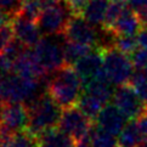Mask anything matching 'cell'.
Returning <instances> with one entry per match:
<instances>
[{
  "instance_id": "14",
  "label": "cell",
  "mask_w": 147,
  "mask_h": 147,
  "mask_svg": "<svg viewBox=\"0 0 147 147\" xmlns=\"http://www.w3.org/2000/svg\"><path fill=\"white\" fill-rule=\"evenodd\" d=\"M142 27L144 22L141 21L140 16L130 6H128L109 32H112L114 35L136 36Z\"/></svg>"
},
{
  "instance_id": "36",
  "label": "cell",
  "mask_w": 147,
  "mask_h": 147,
  "mask_svg": "<svg viewBox=\"0 0 147 147\" xmlns=\"http://www.w3.org/2000/svg\"><path fill=\"white\" fill-rule=\"evenodd\" d=\"M139 147H147V142H142Z\"/></svg>"
},
{
  "instance_id": "33",
  "label": "cell",
  "mask_w": 147,
  "mask_h": 147,
  "mask_svg": "<svg viewBox=\"0 0 147 147\" xmlns=\"http://www.w3.org/2000/svg\"><path fill=\"white\" fill-rule=\"evenodd\" d=\"M7 18H10V15L6 11H4L3 9H0V28L9 22V21H6Z\"/></svg>"
},
{
  "instance_id": "1",
  "label": "cell",
  "mask_w": 147,
  "mask_h": 147,
  "mask_svg": "<svg viewBox=\"0 0 147 147\" xmlns=\"http://www.w3.org/2000/svg\"><path fill=\"white\" fill-rule=\"evenodd\" d=\"M83 82L73 66L66 65L54 73L48 83V94L65 109L77 106L82 96Z\"/></svg>"
},
{
  "instance_id": "12",
  "label": "cell",
  "mask_w": 147,
  "mask_h": 147,
  "mask_svg": "<svg viewBox=\"0 0 147 147\" xmlns=\"http://www.w3.org/2000/svg\"><path fill=\"white\" fill-rule=\"evenodd\" d=\"M128 118L123 114L118 107L114 105H106L98 114L96 119V125L103 131L113 136H119L123 129L127 127Z\"/></svg>"
},
{
  "instance_id": "6",
  "label": "cell",
  "mask_w": 147,
  "mask_h": 147,
  "mask_svg": "<svg viewBox=\"0 0 147 147\" xmlns=\"http://www.w3.org/2000/svg\"><path fill=\"white\" fill-rule=\"evenodd\" d=\"M33 52L46 73H55L60 68L66 66L63 45H61L56 39H52L50 36H45L41 39L34 46Z\"/></svg>"
},
{
  "instance_id": "22",
  "label": "cell",
  "mask_w": 147,
  "mask_h": 147,
  "mask_svg": "<svg viewBox=\"0 0 147 147\" xmlns=\"http://www.w3.org/2000/svg\"><path fill=\"white\" fill-rule=\"evenodd\" d=\"M89 144L91 147H119L118 140L115 139V136L103 131L97 125H94L90 131Z\"/></svg>"
},
{
  "instance_id": "9",
  "label": "cell",
  "mask_w": 147,
  "mask_h": 147,
  "mask_svg": "<svg viewBox=\"0 0 147 147\" xmlns=\"http://www.w3.org/2000/svg\"><path fill=\"white\" fill-rule=\"evenodd\" d=\"M63 36L67 39V41L72 43L82 44V45H97L98 43V34L94 28L91 23L84 18L82 15L73 13L72 17L68 22L67 27L65 29Z\"/></svg>"
},
{
  "instance_id": "28",
  "label": "cell",
  "mask_w": 147,
  "mask_h": 147,
  "mask_svg": "<svg viewBox=\"0 0 147 147\" xmlns=\"http://www.w3.org/2000/svg\"><path fill=\"white\" fill-rule=\"evenodd\" d=\"M135 122L139 128L141 136H142V139H144V142H147V105H146L145 109L142 111V113L135 119Z\"/></svg>"
},
{
  "instance_id": "3",
  "label": "cell",
  "mask_w": 147,
  "mask_h": 147,
  "mask_svg": "<svg viewBox=\"0 0 147 147\" xmlns=\"http://www.w3.org/2000/svg\"><path fill=\"white\" fill-rule=\"evenodd\" d=\"M39 80L17 74L7 76L0 80V95L4 103H26L38 96Z\"/></svg>"
},
{
  "instance_id": "2",
  "label": "cell",
  "mask_w": 147,
  "mask_h": 147,
  "mask_svg": "<svg viewBox=\"0 0 147 147\" xmlns=\"http://www.w3.org/2000/svg\"><path fill=\"white\" fill-rule=\"evenodd\" d=\"M28 128L27 131L38 138L39 135L59 127L61 119V107L48 92L36 96L27 105Z\"/></svg>"
},
{
  "instance_id": "34",
  "label": "cell",
  "mask_w": 147,
  "mask_h": 147,
  "mask_svg": "<svg viewBox=\"0 0 147 147\" xmlns=\"http://www.w3.org/2000/svg\"><path fill=\"white\" fill-rule=\"evenodd\" d=\"M77 147H91V146H90V144H89V140H88V141H85V142L80 144L79 146H77Z\"/></svg>"
},
{
  "instance_id": "26",
  "label": "cell",
  "mask_w": 147,
  "mask_h": 147,
  "mask_svg": "<svg viewBox=\"0 0 147 147\" xmlns=\"http://www.w3.org/2000/svg\"><path fill=\"white\" fill-rule=\"evenodd\" d=\"M16 39L15 38V32L12 28L11 22H9L6 24H4L0 28V55L4 54L7 50V48L11 45L12 41Z\"/></svg>"
},
{
  "instance_id": "8",
  "label": "cell",
  "mask_w": 147,
  "mask_h": 147,
  "mask_svg": "<svg viewBox=\"0 0 147 147\" xmlns=\"http://www.w3.org/2000/svg\"><path fill=\"white\" fill-rule=\"evenodd\" d=\"M112 101L114 106L118 107L130 120H135L146 107V103L141 100L130 84L120 85L115 89Z\"/></svg>"
},
{
  "instance_id": "19",
  "label": "cell",
  "mask_w": 147,
  "mask_h": 147,
  "mask_svg": "<svg viewBox=\"0 0 147 147\" xmlns=\"http://www.w3.org/2000/svg\"><path fill=\"white\" fill-rule=\"evenodd\" d=\"M117 140L119 147H139L144 142V139L140 134L135 120H131L127 124V127L119 134Z\"/></svg>"
},
{
  "instance_id": "27",
  "label": "cell",
  "mask_w": 147,
  "mask_h": 147,
  "mask_svg": "<svg viewBox=\"0 0 147 147\" xmlns=\"http://www.w3.org/2000/svg\"><path fill=\"white\" fill-rule=\"evenodd\" d=\"M127 3L140 16L144 24H147V0H127Z\"/></svg>"
},
{
  "instance_id": "31",
  "label": "cell",
  "mask_w": 147,
  "mask_h": 147,
  "mask_svg": "<svg viewBox=\"0 0 147 147\" xmlns=\"http://www.w3.org/2000/svg\"><path fill=\"white\" fill-rule=\"evenodd\" d=\"M138 45L141 49H147V24H144V27L136 35Z\"/></svg>"
},
{
  "instance_id": "18",
  "label": "cell",
  "mask_w": 147,
  "mask_h": 147,
  "mask_svg": "<svg viewBox=\"0 0 147 147\" xmlns=\"http://www.w3.org/2000/svg\"><path fill=\"white\" fill-rule=\"evenodd\" d=\"M77 106L82 109L84 114L88 115V117L94 122V120L97 119L98 114L101 113V111L103 109V107L106 106V105H105L103 102H101L100 100H97L96 97L91 96L90 94L83 91L79 101H78V103H77Z\"/></svg>"
},
{
  "instance_id": "20",
  "label": "cell",
  "mask_w": 147,
  "mask_h": 147,
  "mask_svg": "<svg viewBox=\"0 0 147 147\" xmlns=\"http://www.w3.org/2000/svg\"><path fill=\"white\" fill-rule=\"evenodd\" d=\"M91 50H92L91 46L67 41V43L63 44V55H65L66 65L74 66L78 61L82 60L84 56H86Z\"/></svg>"
},
{
  "instance_id": "13",
  "label": "cell",
  "mask_w": 147,
  "mask_h": 147,
  "mask_svg": "<svg viewBox=\"0 0 147 147\" xmlns=\"http://www.w3.org/2000/svg\"><path fill=\"white\" fill-rule=\"evenodd\" d=\"M12 72L13 74H17L24 78H30V79H36V80L43 79L48 74L44 71V68L40 66L39 61L36 60L34 52L27 49L13 61Z\"/></svg>"
},
{
  "instance_id": "23",
  "label": "cell",
  "mask_w": 147,
  "mask_h": 147,
  "mask_svg": "<svg viewBox=\"0 0 147 147\" xmlns=\"http://www.w3.org/2000/svg\"><path fill=\"white\" fill-rule=\"evenodd\" d=\"M43 6L39 3V0H20L18 10L16 13H20L28 20L38 21L41 12H43Z\"/></svg>"
},
{
  "instance_id": "10",
  "label": "cell",
  "mask_w": 147,
  "mask_h": 147,
  "mask_svg": "<svg viewBox=\"0 0 147 147\" xmlns=\"http://www.w3.org/2000/svg\"><path fill=\"white\" fill-rule=\"evenodd\" d=\"M77 73L82 78L83 85H88L90 82L105 74L103 72V54L102 48L91 50L86 56H84L73 66Z\"/></svg>"
},
{
  "instance_id": "21",
  "label": "cell",
  "mask_w": 147,
  "mask_h": 147,
  "mask_svg": "<svg viewBox=\"0 0 147 147\" xmlns=\"http://www.w3.org/2000/svg\"><path fill=\"white\" fill-rule=\"evenodd\" d=\"M128 6L129 5L127 3V0H111L107 9L106 17H105L103 24H102V29L111 30Z\"/></svg>"
},
{
  "instance_id": "16",
  "label": "cell",
  "mask_w": 147,
  "mask_h": 147,
  "mask_svg": "<svg viewBox=\"0 0 147 147\" xmlns=\"http://www.w3.org/2000/svg\"><path fill=\"white\" fill-rule=\"evenodd\" d=\"M36 139L39 147H77L74 141L59 128L45 131Z\"/></svg>"
},
{
  "instance_id": "4",
  "label": "cell",
  "mask_w": 147,
  "mask_h": 147,
  "mask_svg": "<svg viewBox=\"0 0 147 147\" xmlns=\"http://www.w3.org/2000/svg\"><path fill=\"white\" fill-rule=\"evenodd\" d=\"M103 72L113 85H125L134 74V65L129 57L115 48H102Z\"/></svg>"
},
{
  "instance_id": "15",
  "label": "cell",
  "mask_w": 147,
  "mask_h": 147,
  "mask_svg": "<svg viewBox=\"0 0 147 147\" xmlns=\"http://www.w3.org/2000/svg\"><path fill=\"white\" fill-rule=\"evenodd\" d=\"M112 85L113 84L107 79L106 74H103L101 77L96 78L95 80L90 82L88 85H85L84 91L90 94L94 97H96L105 105H108V102L113 98V94H114Z\"/></svg>"
},
{
  "instance_id": "32",
  "label": "cell",
  "mask_w": 147,
  "mask_h": 147,
  "mask_svg": "<svg viewBox=\"0 0 147 147\" xmlns=\"http://www.w3.org/2000/svg\"><path fill=\"white\" fill-rule=\"evenodd\" d=\"M39 3L41 4V6H43V9H46V7L54 6V5L61 3V0H39Z\"/></svg>"
},
{
  "instance_id": "11",
  "label": "cell",
  "mask_w": 147,
  "mask_h": 147,
  "mask_svg": "<svg viewBox=\"0 0 147 147\" xmlns=\"http://www.w3.org/2000/svg\"><path fill=\"white\" fill-rule=\"evenodd\" d=\"M10 22L12 24L15 38H16L20 43H22L26 48H30L34 46L43 39L41 38V29L39 24L35 23V21L28 20L20 13H13L10 17Z\"/></svg>"
},
{
  "instance_id": "35",
  "label": "cell",
  "mask_w": 147,
  "mask_h": 147,
  "mask_svg": "<svg viewBox=\"0 0 147 147\" xmlns=\"http://www.w3.org/2000/svg\"><path fill=\"white\" fill-rule=\"evenodd\" d=\"M3 103H4V101H3V98H1V95H0V108H1Z\"/></svg>"
},
{
  "instance_id": "5",
  "label": "cell",
  "mask_w": 147,
  "mask_h": 147,
  "mask_svg": "<svg viewBox=\"0 0 147 147\" xmlns=\"http://www.w3.org/2000/svg\"><path fill=\"white\" fill-rule=\"evenodd\" d=\"M92 127L94 122L78 106L62 109L59 129L69 136L77 146L89 140Z\"/></svg>"
},
{
  "instance_id": "17",
  "label": "cell",
  "mask_w": 147,
  "mask_h": 147,
  "mask_svg": "<svg viewBox=\"0 0 147 147\" xmlns=\"http://www.w3.org/2000/svg\"><path fill=\"white\" fill-rule=\"evenodd\" d=\"M109 1L108 0H90L89 4L83 10L82 16L85 18L89 23H91L94 27L95 26L103 24L105 17L107 13Z\"/></svg>"
},
{
  "instance_id": "24",
  "label": "cell",
  "mask_w": 147,
  "mask_h": 147,
  "mask_svg": "<svg viewBox=\"0 0 147 147\" xmlns=\"http://www.w3.org/2000/svg\"><path fill=\"white\" fill-rule=\"evenodd\" d=\"M129 84L147 105V71H135Z\"/></svg>"
},
{
  "instance_id": "7",
  "label": "cell",
  "mask_w": 147,
  "mask_h": 147,
  "mask_svg": "<svg viewBox=\"0 0 147 147\" xmlns=\"http://www.w3.org/2000/svg\"><path fill=\"white\" fill-rule=\"evenodd\" d=\"M73 12L68 5L65 3H59L54 6L43 10L38 20V24L41 32L46 35H59L63 34L68 22Z\"/></svg>"
},
{
  "instance_id": "29",
  "label": "cell",
  "mask_w": 147,
  "mask_h": 147,
  "mask_svg": "<svg viewBox=\"0 0 147 147\" xmlns=\"http://www.w3.org/2000/svg\"><path fill=\"white\" fill-rule=\"evenodd\" d=\"M68 7L71 9V11L76 15H82L83 10L89 4L90 0H65Z\"/></svg>"
},
{
  "instance_id": "25",
  "label": "cell",
  "mask_w": 147,
  "mask_h": 147,
  "mask_svg": "<svg viewBox=\"0 0 147 147\" xmlns=\"http://www.w3.org/2000/svg\"><path fill=\"white\" fill-rule=\"evenodd\" d=\"M113 48L119 50L125 55H133L138 50V40L136 36H124V35H115Z\"/></svg>"
},
{
  "instance_id": "30",
  "label": "cell",
  "mask_w": 147,
  "mask_h": 147,
  "mask_svg": "<svg viewBox=\"0 0 147 147\" xmlns=\"http://www.w3.org/2000/svg\"><path fill=\"white\" fill-rule=\"evenodd\" d=\"M18 5H20V0H0V9L6 11L10 15V17L17 12Z\"/></svg>"
}]
</instances>
